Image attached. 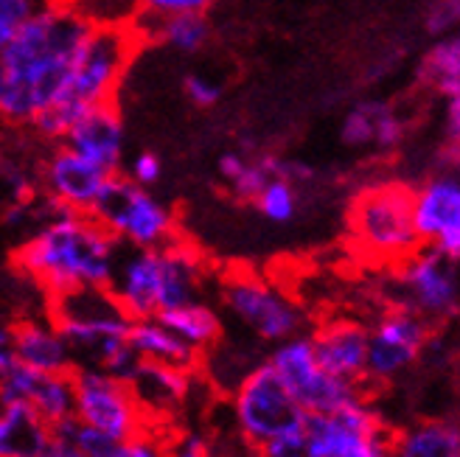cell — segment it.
<instances>
[{"label":"cell","mask_w":460,"mask_h":457,"mask_svg":"<svg viewBox=\"0 0 460 457\" xmlns=\"http://www.w3.org/2000/svg\"><path fill=\"white\" fill-rule=\"evenodd\" d=\"M93 29L67 0L45 4L0 51V119L31 127L57 104Z\"/></svg>","instance_id":"6da1fadb"},{"label":"cell","mask_w":460,"mask_h":457,"mask_svg":"<svg viewBox=\"0 0 460 457\" xmlns=\"http://www.w3.org/2000/svg\"><path fill=\"white\" fill-rule=\"evenodd\" d=\"M121 256L115 239L93 214H79L51 205L42 224L22 239L14 264L51 298L84 286H110Z\"/></svg>","instance_id":"7a4b0ae2"},{"label":"cell","mask_w":460,"mask_h":457,"mask_svg":"<svg viewBox=\"0 0 460 457\" xmlns=\"http://www.w3.org/2000/svg\"><path fill=\"white\" fill-rule=\"evenodd\" d=\"M202 276L199 256L180 239L160 247H127L115 264L110 292L132 320L157 317L199 298Z\"/></svg>","instance_id":"3957f363"},{"label":"cell","mask_w":460,"mask_h":457,"mask_svg":"<svg viewBox=\"0 0 460 457\" xmlns=\"http://www.w3.org/2000/svg\"><path fill=\"white\" fill-rule=\"evenodd\" d=\"M51 320L74 348L76 362L96 365L124 382H129L141 365V356L129 342L132 317L115 301L110 286H84L54 294Z\"/></svg>","instance_id":"277c9868"},{"label":"cell","mask_w":460,"mask_h":457,"mask_svg":"<svg viewBox=\"0 0 460 457\" xmlns=\"http://www.w3.org/2000/svg\"><path fill=\"white\" fill-rule=\"evenodd\" d=\"M137 48V34L132 29H93L84 40L79 59L74 65L71 82L62 99L34 119V129L42 138L62 144L65 132L84 110L112 101L132 54Z\"/></svg>","instance_id":"5b68a950"},{"label":"cell","mask_w":460,"mask_h":457,"mask_svg":"<svg viewBox=\"0 0 460 457\" xmlns=\"http://www.w3.org/2000/svg\"><path fill=\"white\" fill-rule=\"evenodd\" d=\"M90 214L121 247H160L177 239V222L169 205L121 171L107 177Z\"/></svg>","instance_id":"8992f818"},{"label":"cell","mask_w":460,"mask_h":457,"mask_svg":"<svg viewBox=\"0 0 460 457\" xmlns=\"http://www.w3.org/2000/svg\"><path fill=\"white\" fill-rule=\"evenodd\" d=\"M234 421L242 441L250 449H264L272 438L289 429L306 426V409L289 393L284 379L270 362L252 365L236 382L234 391Z\"/></svg>","instance_id":"52a82bcc"},{"label":"cell","mask_w":460,"mask_h":457,"mask_svg":"<svg viewBox=\"0 0 460 457\" xmlns=\"http://www.w3.org/2000/svg\"><path fill=\"white\" fill-rule=\"evenodd\" d=\"M351 233L367 256L399 264L421 247L412 219V191L404 186H376L359 194L351 208Z\"/></svg>","instance_id":"ba28073f"},{"label":"cell","mask_w":460,"mask_h":457,"mask_svg":"<svg viewBox=\"0 0 460 457\" xmlns=\"http://www.w3.org/2000/svg\"><path fill=\"white\" fill-rule=\"evenodd\" d=\"M394 438L359 396L329 413L306 416V457H385L394 452Z\"/></svg>","instance_id":"9c48e42d"},{"label":"cell","mask_w":460,"mask_h":457,"mask_svg":"<svg viewBox=\"0 0 460 457\" xmlns=\"http://www.w3.org/2000/svg\"><path fill=\"white\" fill-rule=\"evenodd\" d=\"M74 418L107 432L115 441H127L144 432V409L129 382L96 365L74 368Z\"/></svg>","instance_id":"30bf717a"},{"label":"cell","mask_w":460,"mask_h":457,"mask_svg":"<svg viewBox=\"0 0 460 457\" xmlns=\"http://www.w3.org/2000/svg\"><path fill=\"white\" fill-rule=\"evenodd\" d=\"M267 362L284 379L297 404L306 409V416L329 413V409H337L340 404L359 396L354 382H345L323 368L312 337L295 334L284 342H275V351Z\"/></svg>","instance_id":"8fae6325"},{"label":"cell","mask_w":460,"mask_h":457,"mask_svg":"<svg viewBox=\"0 0 460 457\" xmlns=\"http://www.w3.org/2000/svg\"><path fill=\"white\" fill-rule=\"evenodd\" d=\"M222 303L261 342H284L301 334L304 314L287 294L256 276H234L222 286Z\"/></svg>","instance_id":"7c38bea8"},{"label":"cell","mask_w":460,"mask_h":457,"mask_svg":"<svg viewBox=\"0 0 460 457\" xmlns=\"http://www.w3.org/2000/svg\"><path fill=\"white\" fill-rule=\"evenodd\" d=\"M396 267L407 309L419 312L424 320L452 317L460 309L457 261L444 256L438 247L421 244Z\"/></svg>","instance_id":"4fadbf2b"},{"label":"cell","mask_w":460,"mask_h":457,"mask_svg":"<svg viewBox=\"0 0 460 457\" xmlns=\"http://www.w3.org/2000/svg\"><path fill=\"white\" fill-rule=\"evenodd\" d=\"M429 342L427 320L407 306L387 312L379 323L367 331V365L365 376L387 382L416 365Z\"/></svg>","instance_id":"5bb4252c"},{"label":"cell","mask_w":460,"mask_h":457,"mask_svg":"<svg viewBox=\"0 0 460 457\" xmlns=\"http://www.w3.org/2000/svg\"><path fill=\"white\" fill-rule=\"evenodd\" d=\"M412 219L421 244L438 247L452 261H460V180L435 177L412 191Z\"/></svg>","instance_id":"9a60e30c"},{"label":"cell","mask_w":460,"mask_h":457,"mask_svg":"<svg viewBox=\"0 0 460 457\" xmlns=\"http://www.w3.org/2000/svg\"><path fill=\"white\" fill-rule=\"evenodd\" d=\"M107 171L90 163L79 152L67 149L65 144L51 152L42 166V191L51 205L67 211L90 214L107 182Z\"/></svg>","instance_id":"2e32d148"},{"label":"cell","mask_w":460,"mask_h":457,"mask_svg":"<svg viewBox=\"0 0 460 457\" xmlns=\"http://www.w3.org/2000/svg\"><path fill=\"white\" fill-rule=\"evenodd\" d=\"M0 401H26L57 426L74 416V374H45L14 359L0 374Z\"/></svg>","instance_id":"e0dca14e"},{"label":"cell","mask_w":460,"mask_h":457,"mask_svg":"<svg viewBox=\"0 0 460 457\" xmlns=\"http://www.w3.org/2000/svg\"><path fill=\"white\" fill-rule=\"evenodd\" d=\"M62 144L67 149L79 152L90 163H96L107 174L121 171L124 163V149H127V132L121 112L115 110L112 101L96 104L84 110L82 116L65 132Z\"/></svg>","instance_id":"ac0fdd59"},{"label":"cell","mask_w":460,"mask_h":457,"mask_svg":"<svg viewBox=\"0 0 460 457\" xmlns=\"http://www.w3.org/2000/svg\"><path fill=\"white\" fill-rule=\"evenodd\" d=\"M14 359L45 374H74L76 354L65 334L49 320H22L14 329Z\"/></svg>","instance_id":"d6986e66"},{"label":"cell","mask_w":460,"mask_h":457,"mask_svg":"<svg viewBox=\"0 0 460 457\" xmlns=\"http://www.w3.org/2000/svg\"><path fill=\"white\" fill-rule=\"evenodd\" d=\"M129 387L137 404H141L144 416H169L191 396V371L141 359L137 371L129 379Z\"/></svg>","instance_id":"ffe728a7"},{"label":"cell","mask_w":460,"mask_h":457,"mask_svg":"<svg viewBox=\"0 0 460 457\" xmlns=\"http://www.w3.org/2000/svg\"><path fill=\"white\" fill-rule=\"evenodd\" d=\"M317 359L323 362V368L345 382L365 379L367 365V331L357 323H329L320 329L314 337Z\"/></svg>","instance_id":"44dd1931"},{"label":"cell","mask_w":460,"mask_h":457,"mask_svg":"<svg viewBox=\"0 0 460 457\" xmlns=\"http://www.w3.org/2000/svg\"><path fill=\"white\" fill-rule=\"evenodd\" d=\"M51 424L26 401H0V457H49Z\"/></svg>","instance_id":"7402d4cb"},{"label":"cell","mask_w":460,"mask_h":457,"mask_svg":"<svg viewBox=\"0 0 460 457\" xmlns=\"http://www.w3.org/2000/svg\"><path fill=\"white\" fill-rule=\"evenodd\" d=\"M135 34H144L149 42L169 48L174 54H199L211 40V22L199 12L180 14H141L132 26Z\"/></svg>","instance_id":"603a6c76"},{"label":"cell","mask_w":460,"mask_h":457,"mask_svg":"<svg viewBox=\"0 0 460 457\" xmlns=\"http://www.w3.org/2000/svg\"><path fill=\"white\" fill-rule=\"evenodd\" d=\"M340 138L357 149H394L402 141V121L396 110L385 101H359L345 112Z\"/></svg>","instance_id":"cb8c5ba5"},{"label":"cell","mask_w":460,"mask_h":457,"mask_svg":"<svg viewBox=\"0 0 460 457\" xmlns=\"http://www.w3.org/2000/svg\"><path fill=\"white\" fill-rule=\"evenodd\" d=\"M217 171L236 199L252 202L256 194L267 186V180H272V177L292 180V160H279L270 154L250 157L244 152H225L217 163Z\"/></svg>","instance_id":"d4e9b609"},{"label":"cell","mask_w":460,"mask_h":457,"mask_svg":"<svg viewBox=\"0 0 460 457\" xmlns=\"http://www.w3.org/2000/svg\"><path fill=\"white\" fill-rule=\"evenodd\" d=\"M129 342L141 359L174 365V368L194 371L199 362V351L191 348L186 339L177 337L157 317H137L129 326Z\"/></svg>","instance_id":"484cf974"},{"label":"cell","mask_w":460,"mask_h":457,"mask_svg":"<svg viewBox=\"0 0 460 457\" xmlns=\"http://www.w3.org/2000/svg\"><path fill=\"white\" fill-rule=\"evenodd\" d=\"M160 323H166L177 337H182L191 348H197L199 354L214 348L219 337H222V317L214 306L202 303L199 298L186 301L174 309H166L157 314Z\"/></svg>","instance_id":"4316f807"},{"label":"cell","mask_w":460,"mask_h":457,"mask_svg":"<svg viewBox=\"0 0 460 457\" xmlns=\"http://www.w3.org/2000/svg\"><path fill=\"white\" fill-rule=\"evenodd\" d=\"M399 457H460V424L457 421H427L394 438Z\"/></svg>","instance_id":"83f0119b"},{"label":"cell","mask_w":460,"mask_h":457,"mask_svg":"<svg viewBox=\"0 0 460 457\" xmlns=\"http://www.w3.org/2000/svg\"><path fill=\"white\" fill-rule=\"evenodd\" d=\"M421 76L447 99L460 93V31L441 37V42L424 57Z\"/></svg>","instance_id":"f1b7e54d"},{"label":"cell","mask_w":460,"mask_h":457,"mask_svg":"<svg viewBox=\"0 0 460 457\" xmlns=\"http://www.w3.org/2000/svg\"><path fill=\"white\" fill-rule=\"evenodd\" d=\"M96 29H132L141 17L137 0H67Z\"/></svg>","instance_id":"f546056e"},{"label":"cell","mask_w":460,"mask_h":457,"mask_svg":"<svg viewBox=\"0 0 460 457\" xmlns=\"http://www.w3.org/2000/svg\"><path fill=\"white\" fill-rule=\"evenodd\" d=\"M297 182L287 180V177H272L267 180V186L256 194L252 205H256V211L272 222V224H287L295 219L297 214Z\"/></svg>","instance_id":"4dcf8cb0"},{"label":"cell","mask_w":460,"mask_h":457,"mask_svg":"<svg viewBox=\"0 0 460 457\" xmlns=\"http://www.w3.org/2000/svg\"><path fill=\"white\" fill-rule=\"evenodd\" d=\"M51 0H0V51L17 37V31Z\"/></svg>","instance_id":"1f68e13d"},{"label":"cell","mask_w":460,"mask_h":457,"mask_svg":"<svg viewBox=\"0 0 460 457\" xmlns=\"http://www.w3.org/2000/svg\"><path fill=\"white\" fill-rule=\"evenodd\" d=\"M424 26L432 37L460 31V0H432L424 14Z\"/></svg>","instance_id":"d6a6232c"},{"label":"cell","mask_w":460,"mask_h":457,"mask_svg":"<svg viewBox=\"0 0 460 457\" xmlns=\"http://www.w3.org/2000/svg\"><path fill=\"white\" fill-rule=\"evenodd\" d=\"M182 93H186V99L194 107L211 110L222 99V84L214 82L211 76H205V74H189L186 79H182Z\"/></svg>","instance_id":"836d02e7"},{"label":"cell","mask_w":460,"mask_h":457,"mask_svg":"<svg viewBox=\"0 0 460 457\" xmlns=\"http://www.w3.org/2000/svg\"><path fill=\"white\" fill-rule=\"evenodd\" d=\"M141 14H180V12H199L208 14L219 0H137Z\"/></svg>","instance_id":"e575fe53"},{"label":"cell","mask_w":460,"mask_h":457,"mask_svg":"<svg viewBox=\"0 0 460 457\" xmlns=\"http://www.w3.org/2000/svg\"><path fill=\"white\" fill-rule=\"evenodd\" d=\"M127 174L137 182V186L152 189L155 182H157L160 177H164V160H160L155 152H137V154L129 160Z\"/></svg>","instance_id":"d590c367"},{"label":"cell","mask_w":460,"mask_h":457,"mask_svg":"<svg viewBox=\"0 0 460 457\" xmlns=\"http://www.w3.org/2000/svg\"><path fill=\"white\" fill-rule=\"evenodd\" d=\"M261 454H267V457H306V426L289 429L284 435L272 438L261 449Z\"/></svg>","instance_id":"8d00e7d4"},{"label":"cell","mask_w":460,"mask_h":457,"mask_svg":"<svg viewBox=\"0 0 460 457\" xmlns=\"http://www.w3.org/2000/svg\"><path fill=\"white\" fill-rule=\"evenodd\" d=\"M155 454H160V444L144 435V432H137V435L119 444V457H155Z\"/></svg>","instance_id":"74e56055"},{"label":"cell","mask_w":460,"mask_h":457,"mask_svg":"<svg viewBox=\"0 0 460 457\" xmlns=\"http://www.w3.org/2000/svg\"><path fill=\"white\" fill-rule=\"evenodd\" d=\"M14 362V331L12 326L0 323V374Z\"/></svg>","instance_id":"f35d334b"},{"label":"cell","mask_w":460,"mask_h":457,"mask_svg":"<svg viewBox=\"0 0 460 457\" xmlns=\"http://www.w3.org/2000/svg\"><path fill=\"white\" fill-rule=\"evenodd\" d=\"M177 454H182V457H202V454H208V441L191 432V435H186L177 444Z\"/></svg>","instance_id":"ab89813d"},{"label":"cell","mask_w":460,"mask_h":457,"mask_svg":"<svg viewBox=\"0 0 460 457\" xmlns=\"http://www.w3.org/2000/svg\"><path fill=\"white\" fill-rule=\"evenodd\" d=\"M447 132H449V138L460 146V93L449 96V107H447Z\"/></svg>","instance_id":"60d3db41"}]
</instances>
